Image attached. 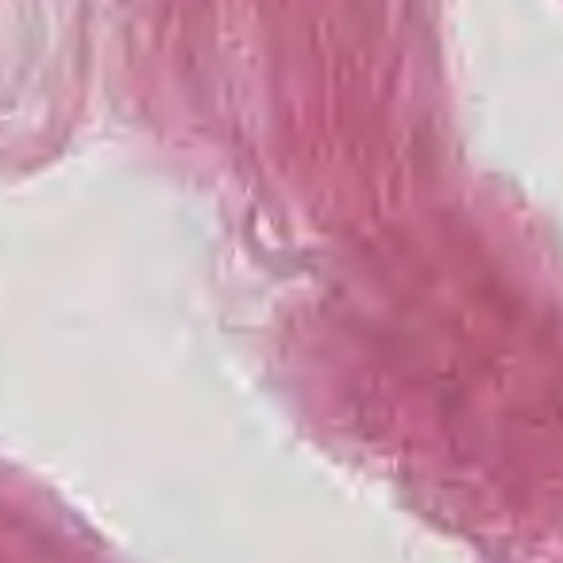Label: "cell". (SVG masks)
<instances>
[]
</instances>
